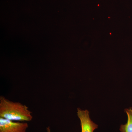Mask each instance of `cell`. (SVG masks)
Wrapping results in <instances>:
<instances>
[{
    "mask_svg": "<svg viewBox=\"0 0 132 132\" xmlns=\"http://www.w3.org/2000/svg\"><path fill=\"white\" fill-rule=\"evenodd\" d=\"M0 118L18 121H30L33 119L32 112L26 105L10 101L3 96L0 97Z\"/></svg>",
    "mask_w": 132,
    "mask_h": 132,
    "instance_id": "6da1fadb",
    "label": "cell"
},
{
    "mask_svg": "<svg viewBox=\"0 0 132 132\" xmlns=\"http://www.w3.org/2000/svg\"><path fill=\"white\" fill-rule=\"evenodd\" d=\"M28 125L26 122H18L0 118V132H26Z\"/></svg>",
    "mask_w": 132,
    "mask_h": 132,
    "instance_id": "7a4b0ae2",
    "label": "cell"
},
{
    "mask_svg": "<svg viewBox=\"0 0 132 132\" xmlns=\"http://www.w3.org/2000/svg\"><path fill=\"white\" fill-rule=\"evenodd\" d=\"M77 114L80 121L81 132H94L97 129L98 125L90 119L89 111L78 109Z\"/></svg>",
    "mask_w": 132,
    "mask_h": 132,
    "instance_id": "3957f363",
    "label": "cell"
},
{
    "mask_svg": "<svg viewBox=\"0 0 132 132\" xmlns=\"http://www.w3.org/2000/svg\"><path fill=\"white\" fill-rule=\"evenodd\" d=\"M127 115V121L125 125H121L120 131L121 132H132V109H126L125 110Z\"/></svg>",
    "mask_w": 132,
    "mask_h": 132,
    "instance_id": "277c9868",
    "label": "cell"
},
{
    "mask_svg": "<svg viewBox=\"0 0 132 132\" xmlns=\"http://www.w3.org/2000/svg\"><path fill=\"white\" fill-rule=\"evenodd\" d=\"M47 132H51L50 128L49 127L47 128Z\"/></svg>",
    "mask_w": 132,
    "mask_h": 132,
    "instance_id": "5b68a950",
    "label": "cell"
}]
</instances>
